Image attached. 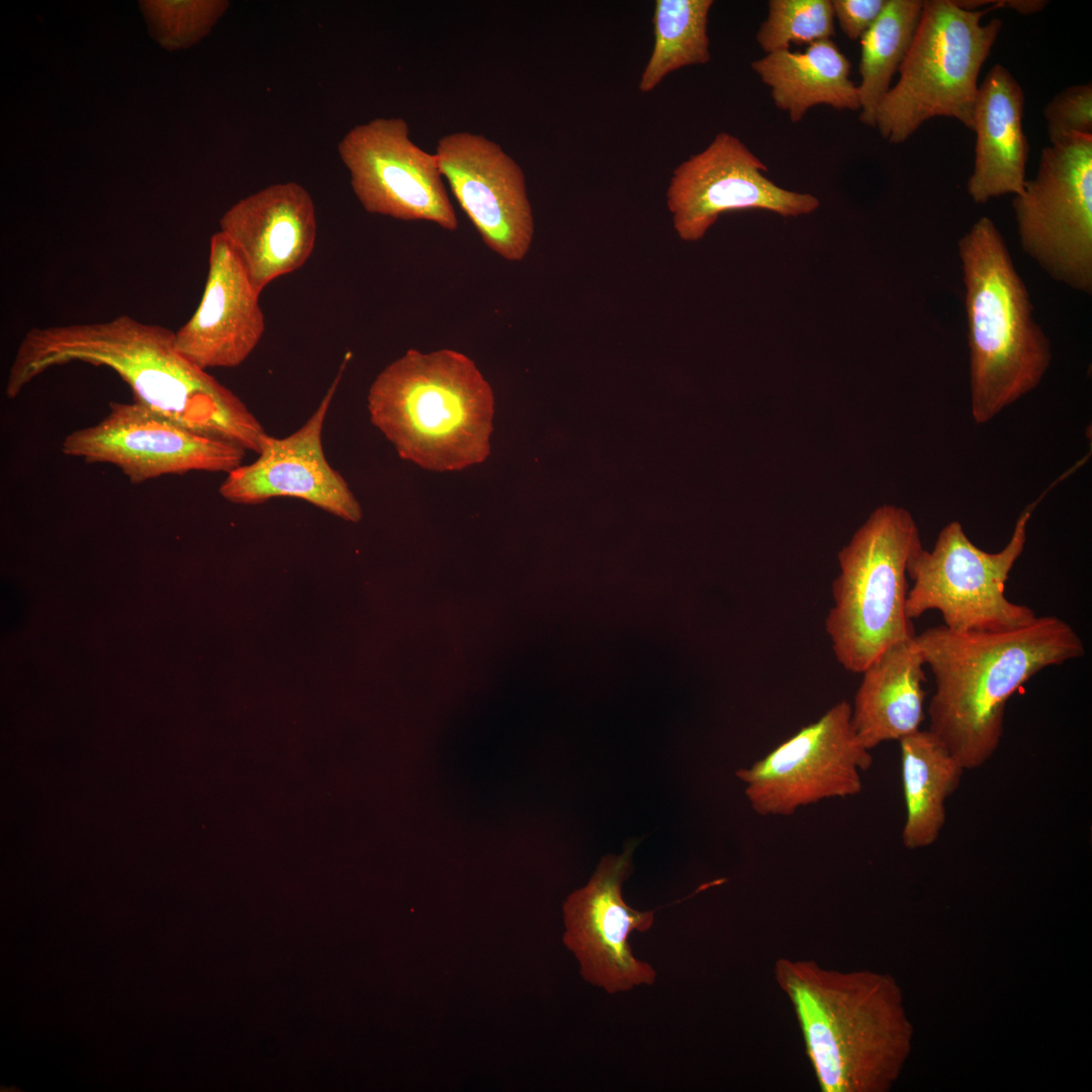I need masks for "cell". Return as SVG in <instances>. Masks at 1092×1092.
<instances>
[{
  "label": "cell",
  "mask_w": 1092,
  "mask_h": 1092,
  "mask_svg": "<svg viewBox=\"0 0 1092 1092\" xmlns=\"http://www.w3.org/2000/svg\"><path fill=\"white\" fill-rule=\"evenodd\" d=\"M872 763L871 751L853 730L851 706L843 700L736 776L755 813L790 816L822 800L859 794L860 774Z\"/></svg>",
  "instance_id": "10"
},
{
  "label": "cell",
  "mask_w": 1092,
  "mask_h": 1092,
  "mask_svg": "<svg viewBox=\"0 0 1092 1092\" xmlns=\"http://www.w3.org/2000/svg\"><path fill=\"white\" fill-rule=\"evenodd\" d=\"M61 450L85 463L113 465L132 484L191 471L229 473L243 464L247 452L187 429L133 399L111 401L103 419L68 434Z\"/></svg>",
  "instance_id": "11"
},
{
  "label": "cell",
  "mask_w": 1092,
  "mask_h": 1092,
  "mask_svg": "<svg viewBox=\"0 0 1092 1092\" xmlns=\"http://www.w3.org/2000/svg\"><path fill=\"white\" fill-rule=\"evenodd\" d=\"M1039 499L1024 508L1008 543L998 552L975 545L959 521L940 530L931 550L918 547L907 564L913 582L906 599L908 618L936 610L944 627L961 632L1007 630L1033 621L1034 611L1009 601L1005 585L1024 550L1028 522Z\"/></svg>",
  "instance_id": "8"
},
{
  "label": "cell",
  "mask_w": 1092,
  "mask_h": 1092,
  "mask_svg": "<svg viewBox=\"0 0 1092 1092\" xmlns=\"http://www.w3.org/2000/svg\"><path fill=\"white\" fill-rule=\"evenodd\" d=\"M219 224L259 293L303 266L315 245L314 204L295 182L276 183L242 198Z\"/></svg>",
  "instance_id": "18"
},
{
  "label": "cell",
  "mask_w": 1092,
  "mask_h": 1092,
  "mask_svg": "<svg viewBox=\"0 0 1092 1092\" xmlns=\"http://www.w3.org/2000/svg\"><path fill=\"white\" fill-rule=\"evenodd\" d=\"M766 172V165L737 136L718 132L672 171L666 205L679 239L702 240L728 211L759 209L798 217L818 209V197L782 188Z\"/></svg>",
  "instance_id": "13"
},
{
  "label": "cell",
  "mask_w": 1092,
  "mask_h": 1092,
  "mask_svg": "<svg viewBox=\"0 0 1092 1092\" xmlns=\"http://www.w3.org/2000/svg\"><path fill=\"white\" fill-rule=\"evenodd\" d=\"M922 545L904 508H877L839 551L825 631L838 663L861 673L892 645L915 636L906 614L907 564Z\"/></svg>",
  "instance_id": "6"
},
{
  "label": "cell",
  "mask_w": 1092,
  "mask_h": 1092,
  "mask_svg": "<svg viewBox=\"0 0 1092 1092\" xmlns=\"http://www.w3.org/2000/svg\"><path fill=\"white\" fill-rule=\"evenodd\" d=\"M935 684L929 728L965 769L984 765L998 749L1007 702L1042 669L1085 654L1065 620L1036 616L1007 630L953 631L943 625L915 635Z\"/></svg>",
  "instance_id": "2"
},
{
  "label": "cell",
  "mask_w": 1092,
  "mask_h": 1092,
  "mask_svg": "<svg viewBox=\"0 0 1092 1092\" xmlns=\"http://www.w3.org/2000/svg\"><path fill=\"white\" fill-rule=\"evenodd\" d=\"M1050 144L1092 134V85L1077 84L1056 94L1043 110Z\"/></svg>",
  "instance_id": "27"
},
{
  "label": "cell",
  "mask_w": 1092,
  "mask_h": 1092,
  "mask_svg": "<svg viewBox=\"0 0 1092 1092\" xmlns=\"http://www.w3.org/2000/svg\"><path fill=\"white\" fill-rule=\"evenodd\" d=\"M834 20L852 40L860 39L882 13L887 0H831Z\"/></svg>",
  "instance_id": "28"
},
{
  "label": "cell",
  "mask_w": 1092,
  "mask_h": 1092,
  "mask_svg": "<svg viewBox=\"0 0 1092 1092\" xmlns=\"http://www.w3.org/2000/svg\"><path fill=\"white\" fill-rule=\"evenodd\" d=\"M259 296L226 237L215 233L209 243L201 300L175 332L178 351L205 371L241 365L265 332Z\"/></svg>",
  "instance_id": "17"
},
{
  "label": "cell",
  "mask_w": 1092,
  "mask_h": 1092,
  "mask_svg": "<svg viewBox=\"0 0 1092 1092\" xmlns=\"http://www.w3.org/2000/svg\"><path fill=\"white\" fill-rule=\"evenodd\" d=\"M899 742L906 806L902 842L909 849L923 848L940 836L946 801L958 790L966 769L928 729Z\"/></svg>",
  "instance_id": "22"
},
{
  "label": "cell",
  "mask_w": 1092,
  "mask_h": 1092,
  "mask_svg": "<svg viewBox=\"0 0 1092 1092\" xmlns=\"http://www.w3.org/2000/svg\"><path fill=\"white\" fill-rule=\"evenodd\" d=\"M756 41L770 54L790 50V44H811L835 34L831 0H770Z\"/></svg>",
  "instance_id": "25"
},
{
  "label": "cell",
  "mask_w": 1092,
  "mask_h": 1092,
  "mask_svg": "<svg viewBox=\"0 0 1092 1092\" xmlns=\"http://www.w3.org/2000/svg\"><path fill=\"white\" fill-rule=\"evenodd\" d=\"M149 32L170 51L186 49L206 36L230 7L229 1H142Z\"/></svg>",
  "instance_id": "26"
},
{
  "label": "cell",
  "mask_w": 1092,
  "mask_h": 1092,
  "mask_svg": "<svg viewBox=\"0 0 1092 1092\" xmlns=\"http://www.w3.org/2000/svg\"><path fill=\"white\" fill-rule=\"evenodd\" d=\"M774 978L792 1005L822 1092H862L890 1079L902 1029L886 981L788 958L776 961Z\"/></svg>",
  "instance_id": "5"
},
{
  "label": "cell",
  "mask_w": 1092,
  "mask_h": 1092,
  "mask_svg": "<svg viewBox=\"0 0 1092 1092\" xmlns=\"http://www.w3.org/2000/svg\"><path fill=\"white\" fill-rule=\"evenodd\" d=\"M367 407L399 457L424 469L461 470L490 453L492 388L455 350H407L371 383Z\"/></svg>",
  "instance_id": "3"
},
{
  "label": "cell",
  "mask_w": 1092,
  "mask_h": 1092,
  "mask_svg": "<svg viewBox=\"0 0 1092 1092\" xmlns=\"http://www.w3.org/2000/svg\"><path fill=\"white\" fill-rule=\"evenodd\" d=\"M924 665L914 636L892 645L862 670L850 704L851 724L868 750L920 730L924 720Z\"/></svg>",
  "instance_id": "20"
},
{
  "label": "cell",
  "mask_w": 1092,
  "mask_h": 1092,
  "mask_svg": "<svg viewBox=\"0 0 1092 1092\" xmlns=\"http://www.w3.org/2000/svg\"><path fill=\"white\" fill-rule=\"evenodd\" d=\"M352 190L363 208L400 220L458 228L435 154L410 139L401 117H376L353 126L338 145Z\"/></svg>",
  "instance_id": "12"
},
{
  "label": "cell",
  "mask_w": 1092,
  "mask_h": 1092,
  "mask_svg": "<svg viewBox=\"0 0 1092 1092\" xmlns=\"http://www.w3.org/2000/svg\"><path fill=\"white\" fill-rule=\"evenodd\" d=\"M435 156L483 243L508 261L523 260L531 248L535 223L521 166L498 144L470 131L443 135Z\"/></svg>",
  "instance_id": "15"
},
{
  "label": "cell",
  "mask_w": 1092,
  "mask_h": 1092,
  "mask_svg": "<svg viewBox=\"0 0 1092 1092\" xmlns=\"http://www.w3.org/2000/svg\"><path fill=\"white\" fill-rule=\"evenodd\" d=\"M993 9H964L954 0L923 1L899 79L876 114L875 127L885 140L902 144L934 117L954 118L973 128L978 77L1002 28L998 18L982 23Z\"/></svg>",
  "instance_id": "7"
},
{
  "label": "cell",
  "mask_w": 1092,
  "mask_h": 1092,
  "mask_svg": "<svg viewBox=\"0 0 1092 1092\" xmlns=\"http://www.w3.org/2000/svg\"><path fill=\"white\" fill-rule=\"evenodd\" d=\"M995 8H1009L1021 14H1032L1041 11L1048 4L1042 0H1002L991 1Z\"/></svg>",
  "instance_id": "29"
},
{
  "label": "cell",
  "mask_w": 1092,
  "mask_h": 1092,
  "mask_svg": "<svg viewBox=\"0 0 1092 1092\" xmlns=\"http://www.w3.org/2000/svg\"><path fill=\"white\" fill-rule=\"evenodd\" d=\"M633 845L619 855L604 856L588 883L564 903V943L575 954L580 974L592 985L614 994L652 985L653 968L632 954L629 936L645 932L654 910L638 911L622 897V884L633 871Z\"/></svg>",
  "instance_id": "14"
},
{
  "label": "cell",
  "mask_w": 1092,
  "mask_h": 1092,
  "mask_svg": "<svg viewBox=\"0 0 1092 1092\" xmlns=\"http://www.w3.org/2000/svg\"><path fill=\"white\" fill-rule=\"evenodd\" d=\"M1022 251L1052 279L1092 292V134L1050 144L1014 195Z\"/></svg>",
  "instance_id": "9"
},
{
  "label": "cell",
  "mask_w": 1092,
  "mask_h": 1092,
  "mask_svg": "<svg viewBox=\"0 0 1092 1092\" xmlns=\"http://www.w3.org/2000/svg\"><path fill=\"white\" fill-rule=\"evenodd\" d=\"M958 247L966 291L971 413L983 425L1039 385L1052 351L994 221L980 217Z\"/></svg>",
  "instance_id": "4"
},
{
  "label": "cell",
  "mask_w": 1092,
  "mask_h": 1092,
  "mask_svg": "<svg viewBox=\"0 0 1092 1092\" xmlns=\"http://www.w3.org/2000/svg\"><path fill=\"white\" fill-rule=\"evenodd\" d=\"M1023 112L1022 87L1006 67L994 65L979 85L974 111L977 139L967 191L975 203L1022 191L1029 152Z\"/></svg>",
  "instance_id": "19"
},
{
  "label": "cell",
  "mask_w": 1092,
  "mask_h": 1092,
  "mask_svg": "<svg viewBox=\"0 0 1092 1092\" xmlns=\"http://www.w3.org/2000/svg\"><path fill=\"white\" fill-rule=\"evenodd\" d=\"M713 4V0L655 1L654 42L641 73L640 92H651L676 70L710 61L708 18Z\"/></svg>",
  "instance_id": "24"
},
{
  "label": "cell",
  "mask_w": 1092,
  "mask_h": 1092,
  "mask_svg": "<svg viewBox=\"0 0 1092 1092\" xmlns=\"http://www.w3.org/2000/svg\"><path fill=\"white\" fill-rule=\"evenodd\" d=\"M751 68L769 88L777 108L798 122L816 105L859 111L857 85L849 78L850 63L832 39L816 41L803 52L765 54Z\"/></svg>",
  "instance_id": "21"
},
{
  "label": "cell",
  "mask_w": 1092,
  "mask_h": 1092,
  "mask_svg": "<svg viewBox=\"0 0 1092 1092\" xmlns=\"http://www.w3.org/2000/svg\"><path fill=\"white\" fill-rule=\"evenodd\" d=\"M71 363L107 367L133 400L187 429L260 451L267 433L240 397L178 351L175 332L127 314L28 330L9 367L5 395L14 399L44 372Z\"/></svg>",
  "instance_id": "1"
},
{
  "label": "cell",
  "mask_w": 1092,
  "mask_h": 1092,
  "mask_svg": "<svg viewBox=\"0 0 1092 1092\" xmlns=\"http://www.w3.org/2000/svg\"><path fill=\"white\" fill-rule=\"evenodd\" d=\"M922 8L921 0H887L880 16L859 39V120L868 126L875 127L878 108L907 56Z\"/></svg>",
  "instance_id": "23"
},
{
  "label": "cell",
  "mask_w": 1092,
  "mask_h": 1092,
  "mask_svg": "<svg viewBox=\"0 0 1092 1092\" xmlns=\"http://www.w3.org/2000/svg\"><path fill=\"white\" fill-rule=\"evenodd\" d=\"M343 369L304 425L284 438L264 435L257 459L226 473L218 489L225 500L257 505L274 497H296L346 521L362 518L359 502L329 464L323 448L325 419Z\"/></svg>",
  "instance_id": "16"
}]
</instances>
